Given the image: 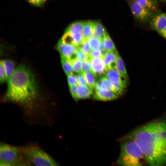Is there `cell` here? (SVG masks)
Masks as SVG:
<instances>
[{"instance_id": "1", "label": "cell", "mask_w": 166, "mask_h": 166, "mask_svg": "<svg viewBox=\"0 0 166 166\" xmlns=\"http://www.w3.org/2000/svg\"><path fill=\"white\" fill-rule=\"evenodd\" d=\"M8 80L5 100L19 105L25 117L37 120V122L40 118H46L36 104L37 86L34 76L28 69L24 65L19 66Z\"/></svg>"}, {"instance_id": "2", "label": "cell", "mask_w": 166, "mask_h": 166, "mask_svg": "<svg viewBox=\"0 0 166 166\" xmlns=\"http://www.w3.org/2000/svg\"><path fill=\"white\" fill-rule=\"evenodd\" d=\"M128 139L138 145L149 165H166L165 120H155L138 128L129 134Z\"/></svg>"}, {"instance_id": "3", "label": "cell", "mask_w": 166, "mask_h": 166, "mask_svg": "<svg viewBox=\"0 0 166 166\" xmlns=\"http://www.w3.org/2000/svg\"><path fill=\"white\" fill-rule=\"evenodd\" d=\"M128 139L121 145L117 164L124 166L143 165L144 161H146L143 152L134 141Z\"/></svg>"}, {"instance_id": "4", "label": "cell", "mask_w": 166, "mask_h": 166, "mask_svg": "<svg viewBox=\"0 0 166 166\" xmlns=\"http://www.w3.org/2000/svg\"><path fill=\"white\" fill-rule=\"evenodd\" d=\"M21 147L29 165L53 166L59 165L54 159L36 144H29Z\"/></svg>"}, {"instance_id": "5", "label": "cell", "mask_w": 166, "mask_h": 166, "mask_svg": "<svg viewBox=\"0 0 166 166\" xmlns=\"http://www.w3.org/2000/svg\"><path fill=\"white\" fill-rule=\"evenodd\" d=\"M0 166L29 165L21 147L2 143L0 146Z\"/></svg>"}, {"instance_id": "6", "label": "cell", "mask_w": 166, "mask_h": 166, "mask_svg": "<svg viewBox=\"0 0 166 166\" xmlns=\"http://www.w3.org/2000/svg\"><path fill=\"white\" fill-rule=\"evenodd\" d=\"M83 23L84 22L77 21L70 24L61 39L64 42L78 46L85 39L82 33Z\"/></svg>"}, {"instance_id": "7", "label": "cell", "mask_w": 166, "mask_h": 166, "mask_svg": "<svg viewBox=\"0 0 166 166\" xmlns=\"http://www.w3.org/2000/svg\"><path fill=\"white\" fill-rule=\"evenodd\" d=\"M127 1L133 15L136 19L144 22L150 18L152 12L141 6L135 0H127Z\"/></svg>"}, {"instance_id": "8", "label": "cell", "mask_w": 166, "mask_h": 166, "mask_svg": "<svg viewBox=\"0 0 166 166\" xmlns=\"http://www.w3.org/2000/svg\"><path fill=\"white\" fill-rule=\"evenodd\" d=\"M77 47L74 45L64 42L61 39L58 41L56 47L60 55L70 61L77 57Z\"/></svg>"}, {"instance_id": "9", "label": "cell", "mask_w": 166, "mask_h": 166, "mask_svg": "<svg viewBox=\"0 0 166 166\" xmlns=\"http://www.w3.org/2000/svg\"><path fill=\"white\" fill-rule=\"evenodd\" d=\"M92 69L95 77L105 74L107 71L102 57L89 58Z\"/></svg>"}, {"instance_id": "10", "label": "cell", "mask_w": 166, "mask_h": 166, "mask_svg": "<svg viewBox=\"0 0 166 166\" xmlns=\"http://www.w3.org/2000/svg\"><path fill=\"white\" fill-rule=\"evenodd\" d=\"M119 95L116 92L111 90L96 89L93 94V99L101 101H107L115 100Z\"/></svg>"}, {"instance_id": "11", "label": "cell", "mask_w": 166, "mask_h": 166, "mask_svg": "<svg viewBox=\"0 0 166 166\" xmlns=\"http://www.w3.org/2000/svg\"><path fill=\"white\" fill-rule=\"evenodd\" d=\"M105 74L113 85L120 83L126 84L127 79L121 77L115 68H112L107 70Z\"/></svg>"}, {"instance_id": "12", "label": "cell", "mask_w": 166, "mask_h": 166, "mask_svg": "<svg viewBox=\"0 0 166 166\" xmlns=\"http://www.w3.org/2000/svg\"><path fill=\"white\" fill-rule=\"evenodd\" d=\"M151 26L158 32L166 26V14L162 13L155 16L151 23Z\"/></svg>"}, {"instance_id": "13", "label": "cell", "mask_w": 166, "mask_h": 166, "mask_svg": "<svg viewBox=\"0 0 166 166\" xmlns=\"http://www.w3.org/2000/svg\"><path fill=\"white\" fill-rule=\"evenodd\" d=\"M116 51L106 52L102 55V58L107 70L112 68H115L117 57Z\"/></svg>"}, {"instance_id": "14", "label": "cell", "mask_w": 166, "mask_h": 166, "mask_svg": "<svg viewBox=\"0 0 166 166\" xmlns=\"http://www.w3.org/2000/svg\"><path fill=\"white\" fill-rule=\"evenodd\" d=\"M95 88L97 90H111L115 92L113 84L106 76L102 77L96 82Z\"/></svg>"}, {"instance_id": "15", "label": "cell", "mask_w": 166, "mask_h": 166, "mask_svg": "<svg viewBox=\"0 0 166 166\" xmlns=\"http://www.w3.org/2000/svg\"><path fill=\"white\" fill-rule=\"evenodd\" d=\"M93 94V90L89 87L77 85V96L78 100L89 98Z\"/></svg>"}, {"instance_id": "16", "label": "cell", "mask_w": 166, "mask_h": 166, "mask_svg": "<svg viewBox=\"0 0 166 166\" xmlns=\"http://www.w3.org/2000/svg\"><path fill=\"white\" fill-rule=\"evenodd\" d=\"M117 60L115 68L123 77L127 79L128 74L124 62L117 51H116Z\"/></svg>"}, {"instance_id": "17", "label": "cell", "mask_w": 166, "mask_h": 166, "mask_svg": "<svg viewBox=\"0 0 166 166\" xmlns=\"http://www.w3.org/2000/svg\"><path fill=\"white\" fill-rule=\"evenodd\" d=\"M93 22H84L82 33L85 39L88 40L93 36Z\"/></svg>"}, {"instance_id": "18", "label": "cell", "mask_w": 166, "mask_h": 166, "mask_svg": "<svg viewBox=\"0 0 166 166\" xmlns=\"http://www.w3.org/2000/svg\"><path fill=\"white\" fill-rule=\"evenodd\" d=\"M93 36L102 40L108 34L102 24L98 22H93Z\"/></svg>"}, {"instance_id": "19", "label": "cell", "mask_w": 166, "mask_h": 166, "mask_svg": "<svg viewBox=\"0 0 166 166\" xmlns=\"http://www.w3.org/2000/svg\"><path fill=\"white\" fill-rule=\"evenodd\" d=\"M141 6L152 12L156 11L157 9L156 4L153 0H135Z\"/></svg>"}, {"instance_id": "20", "label": "cell", "mask_w": 166, "mask_h": 166, "mask_svg": "<svg viewBox=\"0 0 166 166\" xmlns=\"http://www.w3.org/2000/svg\"><path fill=\"white\" fill-rule=\"evenodd\" d=\"M61 61L62 67L66 74L67 75L73 73V70L70 61L61 55Z\"/></svg>"}, {"instance_id": "21", "label": "cell", "mask_w": 166, "mask_h": 166, "mask_svg": "<svg viewBox=\"0 0 166 166\" xmlns=\"http://www.w3.org/2000/svg\"><path fill=\"white\" fill-rule=\"evenodd\" d=\"M4 69L8 80L12 75L14 69V65L13 61L9 59L3 60Z\"/></svg>"}, {"instance_id": "22", "label": "cell", "mask_w": 166, "mask_h": 166, "mask_svg": "<svg viewBox=\"0 0 166 166\" xmlns=\"http://www.w3.org/2000/svg\"><path fill=\"white\" fill-rule=\"evenodd\" d=\"M88 87L92 90L95 88L96 81L95 76L93 73L91 72H84L82 73Z\"/></svg>"}, {"instance_id": "23", "label": "cell", "mask_w": 166, "mask_h": 166, "mask_svg": "<svg viewBox=\"0 0 166 166\" xmlns=\"http://www.w3.org/2000/svg\"><path fill=\"white\" fill-rule=\"evenodd\" d=\"M102 41L103 47L106 52L114 51L116 50L114 44L108 34Z\"/></svg>"}, {"instance_id": "24", "label": "cell", "mask_w": 166, "mask_h": 166, "mask_svg": "<svg viewBox=\"0 0 166 166\" xmlns=\"http://www.w3.org/2000/svg\"><path fill=\"white\" fill-rule=\"evenodd\" d=\"M87 40L92 50L100 49L103 45L102 40L94 36L90 37Z\"/></svg>"}, {"instance_id": "25", "label": "cell", "mask_w": 166, "mask_h": 166, "mask_svg": "<svg viewBox=\"0 0 166 166\" xmlns=\"http://www.w3.org/2000/svg\"><path fill=\"white\" fill-rule=\"evenodd\" d=\"M70 61L72 65L73 71L78 73L83 72L82 61L76 57Z\"/></svg>"}, {"instance_id": "26", "label": "cell", "mask_w": 166, "mask_h": 166, "mask_svg": "<svg viewBox=\"0 0 166 166\" xmlns=\"http://www.w3.org/2000/svg\"><path fill=\"white\" fill-rule=\"evenodd\" d=\"M77 47L88 57L89 56L92 49L87 40L85 39L81 44Z\"/></svg>"}, {"instance_id": "27", "label": "cell", "mask_w": 166, "mask_h": 166, "mask_svg": "<svg viewBox=\"0 0 166 166\" xmlns=\"http://www.w3.org/2000/svg\"><path fill=\"white\" fill-rule=\"evenodd\" d=\"M7 79L6 71L4 69L3 60L0 61V81L3 83Z\"/></svg>"}, {"instance_id": "28", "label": "cell", "mask_w": 166, "mask_h": 166, "mask_svg": "<svg viewBox=\"0 0 166 166\" xmlns=\"http://www.w3.org/2000/svg\"><path fill=\"white\" fill-rule=\"evenodd\" d=\"M67 81L69 87L78 84L77 77L73 73L67 75Z\"/></svg>"}, {"instance_id": "29", "label": "cell", "mask_w": 166, "mask_h": 166, "mask_svg": "<svg viewBox=\"0 0 166 166\" xmlns=\"http://www.w3.org/2000/svg\"><path fill=\"white\" fill-rule=\"evenodd\" d=\"M82 71L84 72H91L93 73L89 59L82 61Z\"/></svg>"}, {"instance_id": "30", "label": "cell", "mask_w": 166, "mask_h": 166, "mask_svg": "<svg viewBox=\"0 0 166 166\" xmlns=\"http://www.w3.org/2000/svg\"><path fill=\"white\" fill-rule=\"evenodd\" d=\"M76 57L82 61L89 59L88 56L82 51L78 47L76 51Z\"/></svg>"}, {"instance_id": "31", "label": "cell", "mask_w": 166, "mask_h": 166, "mask_svg": "<svg viewBox=\"0 0 166 166\" xmlns=\"http://www.w3.org/2000/svg\"><path fill=\"white\" fill-rule=\"evenodd\" d=\"M77 77L78 85L89 87L82 73H79L77 76Z\"/></svg>"}, {"instance_id": "32", "label": "cell", "mask_w": 166, "mask_h": 166, "mask_svg": "<svg viewBox=\"0 0 166 166\" xmlns=\"http://www.w3.org/2000/svg\"><path fill=\"white\" fill-rule=\"evenodd\" d=\"M102 54L100 49L92 50L89 55V58L102 57Z\"/></svg>"}, {"instance_id": "33", "label": "cell", "mask_w": 166, "mask_h": 166, "mask_svg": "<svg viewBox=\"0 0 166 166\" xmlns=\"http://www.w3.org/2000/svg\"><path fill=\"white\" fill-rule=\"evenodd\" d=\"M77 85L69 87V90L71 95L74 99L76 101L78 100L77 96Z\"/></svg>"}, {"instance_id": "34", "label": "cell", "mask_w": 166, "mask_h": 166, "mask_svg": "<svg viewBox=\"0 0 166 166\" xmlns=\"http://www.w3.org/2000/svg\"><path fill=\"white\" fill-rule=\"evenodd\" d=\"M30 4L37 6L42 5L45 0H26Z\"/></svg>"}, {"instance_id": "35", "label": "cell", "mask_w": 166, "mask_h": 166, "mask_svg": "<svg viewBox=\"0 0 166 166\" xmlns=\"http://www.w3.org/2000/svg\"><path fill=\"white\" fill-rule=\"evenodd\" d=\"M158 33L163 37L166 39V26Z\"/></svg>"}, {"instance_id": "36", "label": "cell", "mask_w": 166, "mask_h": 166, "mask_svg": "<svg viewBox=\"0 0 166 166\" xmlns=\"http://www.w3.org/2000/svg\"><path fill=\"white\" fill-rule=\"evenodd\" d=\"M163 2H166V0H160Z\"/></svg>"}]
</instances>
